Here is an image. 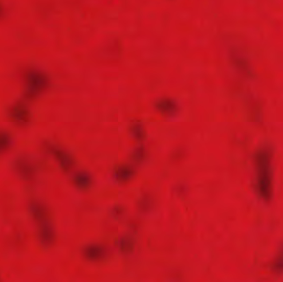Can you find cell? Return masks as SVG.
<instances>
[{
	"label": "cell",
	"instance_id": "obj_1",
	"mask_svg": "<svg viewBox=\"0 0 283 282\" xmlns=\"http://www.w3.org/2000/svg\"><path fill=\"white\" fill-rule=\"evenodd\" d=\"M272 151L269 148H263L256 156L257 191L265 201H269L272 196Z\"/></svg>",
	"mask_w": 283,
	"mask_h": 282
},
{
	"label": "cell",
	"instance_id": "obj_2",
	"mask_svg": "<svg viewBox=\"0 0 283 282\" xmlns=\"http://www.w3.org/2000/svg\"><path fill=\"white\" fill-rule=\"evenodd\" d=\"M27 95L37 97L48 89L49 80L45 74L38 70L32 69L25 73Z\"/></svg>",
	"mask_w": 283,
	"mask_h": 282
},
{
	"label": "cell",
	"instance_id": "obj_3",
	"mask_svg": "<svg viewBox=\"0 0 283 282\" xmlns=\"http://www.w3.org/2000/svg\"><path fill=\"white\" fill-rule=\"evenodd\" d=\"M39 225V237L45 246H50L55 240V229L48 217L37 221Z\"/></svg>",
	"mask_w": 283,
	"mask_h": 282
},
{
	"label": "cell",
	"instance_id": "obj_4",
	"mask_svg": "<svg viewBox=\"0 0 283 282\" xmlns=\"http://www.w3.org/2000/svg\"><path fill=\"white\" fill-rule=\"evenodd\" d=\"M10 116L15 123L26 124L30 121V113L27 106L23 103H17L10 110Z\"/></svg>",
	"mask_w": 283,
	"mask_h": 282
},
{
	"label": "cell",
	"instance_id": "obj_5",
	"mask_svg": "<svg viewBox=\"0 0 283 282\" xmlns=\"http://www.w3.org/2000/svg\"><path fill=\"white\" fill-rule=\"evenodd\" d=\"M16 169L24 179L30 180L34 176V168L30 162L26 159H20L16 164Z\"/></svg>",
	"mask_w": 283,
	"mask_h": 282
},
{
	"label": "cell",
	"instance_id": "obj_6",
	"mask_svg": "<svg viewBox=\"0 0 283 282\" xmlns=\"http://www.w3.org/2000/svg\"><path fill=\"white\" fill-rule=\"evenodd\" d=\"M51 151L52 154L55 156V158L58 161L59 163L61 164V166L65 170H69L72 168L73 162L68 154L65 151H62L61 149L56 148V147H51Z\"/></svg>",
	"mask_w": 283,
	"mask_h": 282
},
{
	"label": "cell",
	"instance_id": "obj_7",
	"mask_svg": "<svg viewBox=\"0 0 283 282\" xmlns=\"http://www.w3.org/2000/svg\"><path fill=\"white\" fill-rule=\"evenodd\" d=\"M84 254L90 260L97 261L104 257L105 252L100 246L90 245L84 249Z\"/></svg>",
	"mask_w": 283,
	"mask_h": 282
},
{
	"label": "cell",
	"instance_id": "obj_8",
	"mask_svg": "<svg viewBox=\"0 0 283 282\" xmlns=\"http://www.w3.org/2000/svg\"><path fill=\"white\" fill-rule=\"evenodd\" d=\"M74 182L80 188L88 187L91 183V177L88 173L79 172L74 177Z\"/></svg>",
	"mask_w": 283,
	"mask_h": 282
},
{
	"label": "cell",
	"instance_id": "obj_9",
	"mask_svg": "<svg viewBox=\"0 0 283 282\" xmlns=\"http://www.w3.org/2000/svg\"><path fill=\"white\" fill-rule=\"evenodd\" d=\"M134 174V171L133 169L128 166H122L117 170L116 177L119 181H128L130 178H132Z\"/></svg>",
	"mask_w": 283,
	"mask_h": 282
},
{
	"label": "cell",
	"instance_id": "obj_10",
	"mask_svg": "<svg viewBox=\"0 0 283 282\" xmlns=\"http://www.w3.org/2000/svg\"><path fill=\"white\" fill-rule=\"evenodd\" d=\"M157 107H158L161 111H162V112L168 113V114L175 112L176 110L175 103L170 100V99H163V100H161V101L157 104Z\"/></svg>",
	"mask_w": 283,
	"mask_h": 282
},
{
	"label": "cell",
	"instance_id": "obj_11",
	"mask_svg": "<svg viewBox=\"0 0 283 282\" xmlns=\"http://www.w3.org/2000/svg\"><path fill=\"white\" fill-rule=\"evenodd\" d=\"M11 143V137L5 132H0V153L6 151Z\"/></svg>",
	"mask_w": 283,
	"mask_h": 282
},
{
	"label": "cell",
	"instance_id": "obj_12",
	"mask_svg": "<svg viewBox=\"0 0 283 282\" xmlns=\"http://www.w3.org/2000/svg\"><path fill=\"white\" fill-rule=\"evenodd\" d=\"M273 270L277 271V273H282L283 272V248L281 249V252L279 253L277 260L275 261Z\"/></svg>",
	"mask_w": 283,
	"mask_h": 282
},
{
	"label": "cell",
	"instance_id": "obj_13",
	"mask_svg": "<svg viewBox=\"0 0 283 282\" xmlns=\"http://www.w3.org/2000/svg\"><path fill=\"white\" fill-rule=\"evenodd\" d=\"M132 131L136 138H139V139H142L143 138V128L141 125H134Z\"/></svg>",
	"mask_w": 283,
	"mask_h": 282
},
{
	"label": "cell",
	"instance_id": "obj_14",
	"mask_svg": "<svg viewBox=\"0 0 283 282\" xmlns=\"http://www.w3.org/2000/svg\"><path fill=\"white\" fill-rule=\"evenodd\" d=\"M121 248L123 251H127V252H128V250H131L133 248L132 243H131L128 239H122Z\"/></svg>",
	"mask_w": 283,
	"mask_h": 282
},
{
	"label": "cell",
	"instance_id": "obj_15",
	"mask_svg": "<svg viewBox=\"0 0 283 282\" xmlns=\"http://www.w3.org/2000/svg\"><path fill=\"white\" fill-rule=\"evenodd\" d=\"M0 13H1V8H0Z\"/></svg>",
	"mask_w": 283,
	"mask_h": 282
}]
</instances>
